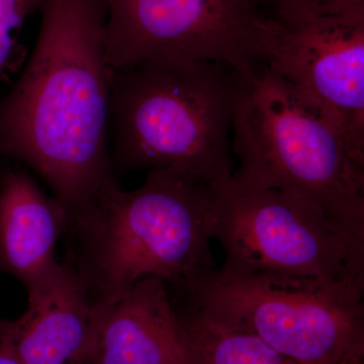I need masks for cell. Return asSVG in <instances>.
<instances>
[{
	"instance_id": "6da1fadb",
	"label": "cell",
	"mask_w": 364,
	"mask_h": 364,
	"mask_svg": "<svg viewBox=\"0 0 364 364\" xmlns=\"http://www.w3.org/2000/svg\"><path fill=\"white\" fill-rule=\"evenodd\" d=\"M40 14L31 58L0 102V158L35 170L68 217L116 179L107 13L102 0H43Z\"/></svg>"
},
{
	"instance_id": "7a4b0ae2",
	"label": "cell",
	"mask_w": 364,
	"mask_h": 364,
	"mask_svg": "<svg viewBox=\"0 0 364 364\" xmlns=\"http://www.w3.org/2000/svg\"><path fill=\"white\" fill-rule=\"evenodd\" d=\"M213 184L166 170L127 191L116 179L67 217L76 273L92 308L111 305L146 277L176 287L215 268L208 229Z\"/></svg>"
},
{
	"instance_id": "3957f363",
	"label": "cell",
	"mask_w": 364,
	"mask_h": 364,
	"mask_svg": "<svg viewBox=\"0 0 364 364\" xmlns=\"http://www.w3.org/2000/svg\"><path fill=\"white\" fill-rule=\"evenodd\" d=\"M239 87L240 73L222 62L146 61L112 70V160L123 171L228 181Z\"/></svg>"
},
{
	"instance_id": "277c9868",
	"label": "cell",
	"mask_w": 364,
	"mask_h": 364,
	"mask_svg": "<svg viewBox=\"0 0 364 364\" xmlns=\"http://www.w3.org/2000/svg\"><path fill=\"white\" fill-rule=\"evenodd\" d=\"M232 150L234 179L315 205L364 245V159L333 119L263 64L240 73Z\"/></svg>"
},
{
	"instance_id": "5b68a950",
	"label": "cell",
	"mask_w": 364,
	"mask_h": 364,
	"mask_svg": "<svg viewBox=\"0 0 364 364\" xmlns=\"http://www.w3.org/2000/svg\"><path fill=\"white\" fill-rule=\"evenodd\" d=\"M170 296L252 334L299 364L364 359V286L241 275L214 268Z\"/></svg>"
},
{
	"instance_id": "8992f818",
	"label": "cell",
	"mask_w": 364,
	"mask_h": 364,
	"mask_svg": "<svg viewBox=\"0 0 364 364\" xmlns=\"http://www.w3.org/2000/svg\"><path fill=\"white\" fill-rule=\"evenodd\" d=\"M208 229L224 248L225 272L364 286V245L296 196L233 177L218 182Z\"/></svg>"
},
{
	"instance_id": "52a82bcc",
	"label": "cell",
	"mask_w": 364,
	"mask_h": 364,
	"mask_svg": "<svg viewBox=\"0 0 364 364\" xmlns=\"http://www.w3.org/2000/svg\"><path fill=\"white\" fill-rule=\"evenodd\" d=\"M112 70L146 61L262 63L277 23L256 0H102Z\"/></svg>"
},
{
	"instance_id": "ba28073f",
	"label": "cell",
	"mask_w": 364,
	"mask_h": 364,
	"mask_svg": "<svg viewBox=\"0 0 364 364\" xmlns=\"http://www.w3.org/2000/svg\"><path fill=\"white\" fill-rule=\"evenodd\" d=\"M261 64L322 109L364 159V18L277 23Z\"/></svg>"
},
{
	"instance_id": "9c48e42d",
	"label": "cell",
	"mask_w": 364,
	"mask_h": 364,
	"mask_svg": "<svg viewBox=\"0 0 364 364\" xmlns=\"http://www.w3.org/2000/svg\"><path fill=\"white\" fill-rule=\"evenodd\" d=\"M92 309L88 364H191L162 279L146 277L111 305Z\"/></svg>"
},
{
	"instance_id": "30bf717a",
	"label": "cell",
	"mask_w": 364,
	"mask_h": 364,
	"mask_svg": "<svg viewBox=\"0 0 364 364\" xmlns=\"http://www.w3.org/2000/svg\"><path fill=\"white\" fill-rule=\"evenodd\" d=\"M25 313L6 321V336L21 364H88L95 340L93 309L67 263L28 289Z\"/></svg>"
},
{
	"instance_id": "8fae6325",
	"label": "cell",
	"mask_w": 364,
	"mask_h": 364,
	"mask_svg": "<svg viewBox=\"0 0 364 364\" xmlns=\"http://www.w3.org/2000/svg\"><path fill=\"white\" fill-rule=\"evenodd\" d=\"M67 215L21 168L0 170V269L26 291L55 272L57 242L65 233Z\"/></svg>"
},
{
	"instance_id": "7c38bea8",
	"label": "cell",
	"mask_w": 364,
	"mask_h": 364,
	"mask_svg": "<svg viewBox=\"0 0 364 364\" xmlns=\"http://www.w3.org/2000/svg\"><path fill=\"white\" fill-rule=\"evenodd\" d=\"M170 299L191 364H299L258 337L227 327L182 299Z\"/></svg>"
},
{
	"instance_id": "4fadbf2b",
	"label": "cell",
	"mask_w": 364,
	"mask_h": 364,
	"mask_svg": "<svg viewBox=\"0 0 364 364\" xmlns=\"http://www.w3.org/2000/svg\"><path fill=\"white\" fill-rule=\"evenodd\" d=\"M277 23L296 25L329 16L364 18V0H256Z\"/></svg>"
},
{
	"instance_id": "5bb4252c",
	"label": "cell",
	"mask_w": 364,
	"mask_h": 364,
	"mask_svg": "<svg viewBox=\"0 0 364 364\" xmlns=\"http://www.w3.org/2000/svg\"><path fill=\"white\" fill-rule=\"evenodd\" d=\"M43 0H0V79L11 62L21 26L40 11Z\"/></svg>"
},
{
	"instance_id": "9a60e30c",
	"label": "cell",
	"mask_w": 364,
	"mask_h": 364,
	"mask_svg": "<svg viewBox=\"0 0 364 364\" xmlns=\"http://www.w3.org/2000/svg\"><path fill=\"white\" fill-rule=\"evenodd\" d=\"M4 329L6 326L0 332V364H21Z\"/></svg>"
},
{
	"instance_id": "2e32d148",
	"label": "cell",
	"mask_w": 364,
	"mask_h": 364,
	"mask_svg": "<svg viewBox=\"0 0 364 364\" xmlns=\"http://www.w3.org/2000/svg\"><path fill=\"white\" fill-rule=\"evenodd\" d=\"M1 159V158H0ZM6 321L2 320V318H0V332L4 330V326H6Z\"/></svg>"
},
{
	"instance_id": "e0dca14e",
	"label": "cell",
	"mask_w": 364,
	"mask_h": 364,
	"mask_svg": "<svg viewBox=\"0 0 364 364\" xmlns=\"http://www.w3.org/2000/svg\"><path fill=\"white\" fill-rule=\"evenodd\" d=\"M351 364H364V359H361V360L355 361V363Z\"/></svg>"
}]
</instances>
